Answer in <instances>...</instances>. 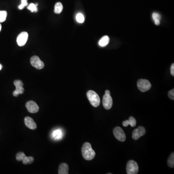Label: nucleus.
Segmentation results:
<instances>
[{
	"label": "nucleus",
	"mask_w": 174,
	"mask_h": 174,
	"mask_svg": "<svg viewBox=\"0 0 174 174\" xmlns=\"http://www.w3.org/2000/svg\"><path fill=\"white\" fill-rule=\"evenodd\" d=\"M81 151L83 158L86 160L91 161L94 158L95 152L92 149L91 144L90 143H85L82 146Z\"/></svg>",
	"instance_id": "nucleus-1"
},
{
	"label": "nucleus",
	"mask_w": 174,
	"mask_h": 174,
	"mask_svg": "<svg viewBox=\"0 0 174 174\" xmlns=\"http://www.w3.org/2000/svg\"><path fill=\"white\" fill-rule=\"evenodd\" d=\"M87 96L91 104L94 108H97L100 104V98L98 94L94 91L90 90L87 93Z\"/></svg>",
	"instance_id": "nucleus-2"
},
{
	"label": "nucleus",
	"mask_w": 174,
	"mask_h": 174,
	"mask_svg": "<svg viewBox=\"0 0 174 174\" xmlns=\"http://www.w3.org/2000/svg\"><path fill=\"white\" fill-rule=\"evenodd\" d=\"M139 170L138 164L133 160H130L127 162L126 171L128 174H137Z\"/></svg>",
	"instance_id": "nucleus-3"
},
{
	"label": "nucleus",
	"mask_w": 174,
	"mask_h": 174,
	"mask_svg": "<svg viewBox=\"0 0 174 174\" xmlns=\"http://www.w3.org/2000/svg\"><path fill=\"white\" fill-rule=\"evenodd\" d=\"M137 85L139 90L142 92H146L151 89V84L147 80L140 79L137 81Z\"/></svg>",
	"instance_id": "nucleus-4"
},
{
	"label": "nucleus",
	"mask_w": 174,
	"mask_h": 174,
	"mask_svg": "<svg viewBox=\"0 0 174 174\" xmlns=\"http://www.w3.org/2000/svg\"><path fill=\"white\" fill-rule=\"evenodd\" d=\"M113 133L116 139L119 141L124 142L126 140V134L120 127L115 128L113 130Z\"/></svg>",
	"instance_id": "nucleus-5"
},
{
	"label": "nucleus",
	"mask_w": 174,
	"mask_h": 174,
	"mask_svg": "<svg viewBox=\"0 0 174 174\" xmlns=\"http://www.w3.org/2000/svg\"><path fill=\"white\" fill-rule=\"evenodd\" d=\"M14 85L15 86L16 90L13 92V95L15 97H17L19 94H23L24 89L23 87V83L22 81L20 80H16L14 82Z\"/></svg>",
	"instance_id": "nucleus-6"
},
{
	"label": "nucleus",
	"mask_w": 174,
	"mask_h": 174,
	"mask_svg": "<svg viewBox=\"0 0 174 174\" xmlns=\"http://www.w3.org/2000/svg\"><path fill=\"white\" fill-rule=\"evenodd\" d=\"M30 63L33 66L37 69H42L44 67V63L37 56L32 57L30 59Z\"/></svg>",
	"instance_id": "nucleus-7"
},
{
	"label": "nucleus",
	"mask_w": 174,
	"mask_h": 174,
	"mask_svg": "<svg viewBox=\"0 0 174 174\" xmlns=\"http://www.w3.org/2000/svg\"><path fill=\"white\" fill-rule=\"evenodd\" d=\"M103 105L106 110H109L113 105V99L110 94H105L103 96Z\"/></svg>",
	"instance_id": "nucleus-8"
},
{
	"label": "nucleus",
	"mask_w": 174,
	"mask_h": 174,
	"mask_svg": "<svg viewBox=\"0 0 174 174\" xmlns=\"http://www.w3.org/2000/svg\"><path fill=\"white\" fill-rule=\"evenodd\" d=\"M26 108H27L28 112L31 113H36L39 110L38 105L33 101H30L27 102L26 104Z\"/></svg>",
	"instance_id": "nucleus-9"
},
{
	"label": "nucleus",
	"mask_w": 174,
	"mask_h": 174,
	"mask_svg": "<svg viewBox=\"0 0 174 174\" xmlns=\"http://www.w3.org/2000/svg\"><path fill=\"white\" fill-rule=\"evenodd\" d=\"M28 38V34L26 32H22L19 34L17 37L16 42L18 45L20 47L24 46L26 44Z\"/></svg>",
	"instance_id": "nucleus-10"
},
{
	"label": "nucleus",
	"mask_w": 174,
	"mask_h": 174,
	"mask_svg": "<svg viewBox=\"0 0 174 174\" xmlns=\"http://www.w3.org/2000/svg\"><path fill=\"white\" fill-rule=\"evenodd\" d=\"M25 124L28 128L31 130H35L37 128L36 123L33 119L29 117H26L24 119Z\"/></svg>",
	"instance_id": "nucleus-11"
},
{
	"label": "nucleus",
	"mask_w": 174,
	"mask_h": 174,
	"mask_svg": "<svg viewBox=\"0 0 174 174\" xmlns=\"http://www.w3.org/2000/svg\"><path fill=\"white\" fill-rule=\"evenodd\" d=\"M63 137V131L60 129H58L53 131L51 134L52 138L55 140H61L62 139Z\"/></svg>",
	"instance_id": "nucleus-12"
},
{
	"label": "nucleus",
	"mask_w": 174,
	"mask_h": 174,
	"mask_svg": "<svg viewBox=\"0 0 174 174\" xmlns=\"http://www.w3.org/2000/svg\"><path fill=\"white\" fill-rule=\"evenodd\" d=\"M137 124V120L133 117H130L129 120L123 121V126L124 127H127L129 125H130L131 127H134Z\"/></svg>",
	"instance_id": "nucleus-13"
},
{
	"label": "nucleus",
	"mask_w": 174,
	"mask_h": 174,
	"mask_svg": "<svg viewBox=\"0 0 174 174\" xmlns=\"http://www.w3.org/2000/svg\"><path fill=\"white\" fill-rule=\"evenodd\" d=\"M69 166L66 163H62L60 165L59 168L58 173L59 174H68Z\"/></svg>",
	"instance_id": "nucleus-14"
},
{
	"label": "nucleus",
	"mask_w": 174,
	"mask_h": 174,
	"mask_svg": "<svg viewBox=\"0 0 174 174\" xmlns=\"http://www.w3.org/2000/svg\"><path fill=\"white\" fill-rule=\"evenodd\" d=\"M109 38L108 36L107 35L104 36L101 39L100 41H99V45L101 47H105L107 46L109 42Z\"/></svg>",
	"instance_id": "nucleus-15"
},
{
	"label": "nucleus",
	"mask_w": 174,
	"mask_h": 174,
	"mask_svg": "<svg viewBox=\"0 0 174 174\" xmlns=\"http://www.w3.org/2000/svg\"><path fill=\"white\" fill-rule=\"evenodd\" d=\"M152 19L154 20L155 25H159L160 24V20L161 19L160 15L159 13L154 12L152 14Z\"/></svg>",
	"instance_id": "nucleus-16"
},
{
	"label": "nucleus",
	"mask_w": 174,
	"mask_h": 174,
	"mask_svg": "<svg viewBox=\"0 0 174 174\" xmlns=\"http://www.w3.org/2000/svg\"><path fill=\"white\" fill-rule=\"evenodd\" d=\"M62 10H63V5L60 2H57L55 5L54 12L56 14H59L62 12Z\"/></svg>",
	"instance_id": "nucleus-17"
},
{
	"label": "nucleus",
	"mask_w": 174,
	"mask_h": 174,
	"mask_svg": "<svg viewBox=\"0 0 174 174\" xmlns=\"http://www.w3.org/2000/svg\"><path fill=\"white\" fill-rule=\"evenodd\" d=\"M167 164L168 166L171 168H174V152H172L170 154L169 157L167 161Z\"/></svg>",
	"instance_id": "nucleus-18"
},
{
	"label": "nucleus",
	"mask_w": 174,
	"mask_h": 174,
	"mask_svg": "<svg viewBox=\"0 0 174 174\" xmlns=\"http://www.w3.org/2000/svg\"><path fill=\"white\" fill-rule=\"evenodd\" d=\"M23 164L24 165H28V164H32V162L34 161V158L33 157H25L23 160L22 161Z\"/></svg>",
	"instance_id": "nucleus-19"
},
{
	"label": "nucleus",
	"mask_w": 174,
	"mask_h": 174,
	"mask_svg": "<svg viewBox=\"0 0 174 174\" xmlns=\"http://www.w3.org/2000/svg\"><path fill=\"white\" fill-rule=\"evenodd\" d=\"M141 136L139 133V131H138V129H136L133 130L132 133V138L134 140H138L139 139Z\"/></svg>",
	"instance_id": "nucleus-20"
},
{
	"label": "nucleus",
	"mask_w": 174,
	"mask_h": 174,
	"mask_svg": "<svg viewBox=\"0 0 174 174\" xmlns=\"http://www.w3.org/2000/svg\"><path fill=\"white\" fill-rule=\"evenodd\" d=\"M7 12L5 11H0V22H3L6 20Z\"/></svg>",
	"instance_id": "nucleus-21"
},
{
	"label": "nucleus",
	"mask_w": 174,
	"mask_h": 174,
	"mask_svg": "<svg viewBox=\"0 0 174 174\" xmlns=\"http://www.w3.org/2000/svg\"><path fill=\"white\" fill-rule=\"evenodd\" d=\"M76 20L80 23H83L85 21V18L83 14L81 13H78L76 16Z\"/></svg>",
	"instance_id": "nucleus-22"
},
{
	"label": "nucleus",
	"mask_w": 174,
	"mask_h": 174,
	"mask_svg": "<svg viewBox=\"0 0 174 174\" xmlns=\"http://www.w3.org/2000/svg\"><path fill=\"white\" fill-rule=\"evenodd\" d=\"M28 9L30 10L32 12H36L38 11L37 7V5L35 4H30L27 7Z\"/></svg>",
	"instance_id": "nucleus-23"
},
{
	"label": "nucleus",
	"mask_w": 174,
	"mask_h": 174,
	"mask_svg": "<svg viewBox=\"0 0 174 174\" xmlns=\"http://www.w3.org/2000/svg\"><path fill=\"white\" fill-rule=\"evenodd\" d=\"M26 156L24 153L22 152H20L16 154V159L18 161H22L25 157Z\"/></svg>",
	"instance_id": "nucleus-24"
},
{
	"label": "nucleus",
	"mask_w": 174,
	"mask_h": 174,
	"mask_svg": "<svg viewBox=\"0 0 174 174\" xmlns=\"http://www.w3.org/2000/svg\"><path fill=\"white\" fill-rule=\"evenodd\" d=\"M137 129H138V131H139V133L141 137H142V136L145 135V133H146V130H145V128L144 127L139 126Z\"/></svg>",
	"instance_id": "nucleus-25"
},
{
	"label": "nucleus",
	"mask_w": 174,
	"mask_h": 174,
	"mask_svg": "<svg viewBox=\"0 0 174 174\" xmlns=\"http://www.w3.org/2000/svg\"><path fill=\"white\" fill-rule=\"evenodd\" d=\"M28 5V2H27V0H21V4L19 6V8L20 9H23V8L25 6H27Z\"/></svg>",
	"instance_id": "nucleus-26"
},
{
	"label": "nucleus",
	"mask_w": 174,
	"mask_h": 174,
	"mask_svg": "<svg viewBox=\"0 0 174 174\" xmlns=\"http://www.w3.org/2000/svg\"><path fill=\"white\" fill-rule=\"evenodd\" d=\"M168 97L172 100H174V89H172L168 92Z\"/></svg>",
	"instance_id": "nucleus-27"
},
{
	"label": "nucleus",
	"mask_w": 174,
	"mask_h": 174,
	"mask_svg": "<svg viewBox=\"0 0 174 174\" xmlns=\"http://www.w3.org/2000/svg\"><path fill=\"white\" fill-rule=\"evenodd\" d=\"M171 75L174 76V64L173 63L171 67Z\"/></svg>",
	"instance_id": "nucleus-28"
},
{
	"label": "nucleus",
	"mask_w": 174,
	"mask_h": 174,
	"mask_svg": "<svg viewBox=\"0 0 174 174\" xmlns=\"http://www.w3.org/2000/svg\"><path fill=\"white\" fill-rule=\"evenodd\" d=\"M105 94H110V91H109V90L105 91Z\"/></svg>",
	"instance_id": "nucleus-29"
},
{
	"label": "nucleus",
	"mask_w": 174,
	"mask_h": 174,
	"mask_svg": "<svg viewBox=\"0 0 174 174\" xmlns=\"http://www.w3.org/2000/svg\"><path fill=\"white\" fill-rule=\"evenodd\" d=\"M2 66L1 64H0V70H1L2 69Z\"/></svg>",
	"instance_id": "nucleus-30"
},
{
	"label": "nucleus",
	"mask_w": 174,
	"mask_h": 174,
	"mask_svg": "<svg viewBox=\"0 0 174 174\" xmlns=\"http://www.w3.org/2000/svg\"><path fill=\"white\" fill-rule=\"evenodd\" d=\"M1 29H2V25L1 24H0V31L1 30Z\"/></svg>",
	"instance_id": "nucleus-31"
}]
</instances>
